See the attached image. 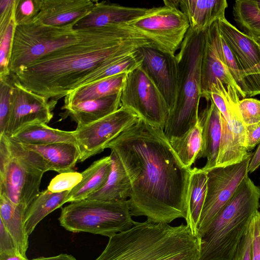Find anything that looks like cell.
Listing matches in <instances>:
<instances>
[{
  "label": "cell",
  "mask_w": 260,
  "mask_h": 260,
  "mask_svg": "<svg viewBox=\"0 0 260 260\" xmlns=\"http://www.w3.org/2000/svg\"><path fill=\"white\" fill-rule=\"evenodd\" d=\"M106 148L118 156L130 179L132 216L156 223L186 219L191 169L180 161L164 129L139 118Z\"/></svg>",
  "instance_id": "1"
},
{
  "label": "cell",
  "mask_w": 260,
  "mask_h": 260,
  "mask_svg": "<svg viewBox=\"0 0 260 260\" xmlns=\"http://www.w3.org/2000/svg\"><path fill=\"white\" fill-rule=\"evenodd\" d=\"M145 36L127 23L85 28L77 42L38 59L14 74L27 89L57 101L82 82L144 46H152Z\"/></svg>",
  "instance_id": "2"
},
{
  "label": "cell",
  "mask_w": 260,
  "mask_h": 260,
  "mask_svg": "<svg viewBox=\"0 0 260 260\" xmlns=\"http://www.w3.org/2000/svg\"><path fill=\"white\" fill-rule=\"evenodd\" d=\"M109 238L94 260H199L198 238L182 223L136 222Z\"/></svg>",
  "instance_id": "3"
},
{
  "label": "cell",
  "mask_w": 260,
  "mask_h": 260,
  "mask_svg": "<svg viewBox=\"0 0 260 260\" xmlns=\"http://www.w3.org/2000/svg\"><path fill=\"white\" fill-rule=\"evenodd\" d=\"M260 189L246 176L199 238V260H233L255 213Z\"/></svg>",
  "instance_id": "4"
},
{
  "label": "cell",
  "mask_w": 260,
  "mask_h": 260,
  "mask_svg": "<svg viewBox=\"0 0 260 260\" xmlns=\"http://www.w3.org/2000/svg\"><path fill=\"white\" fill-rule=\"evenodd\" d=\"M205 31L189 28L178 53L179 81L176 102L169 112L164 132L169 140L185 134L197 122L202 98L201 70Z\"/></svg>",
  "instance_id": "5"
},
{
  "label": "cell",
  "mask_w": 260,
  "mask_h": 260,
  "mask_svg": "<svg viewBox=\"0 0 260 260\" xmlns=\"http://www.w3.org/2000/svg\"><path fill=\"white\" fill-rule=\"evenodd\" d=\"M48 171L37 153L7 135H0V194L27 209L40 193L43 176Z\"/></svg>",
  "instance_id": "6"
},
{
  "label": "cell",
  "mask_w": 260,
  "mask_h": 260,
  "mask_svg": "<svg viewBox=\"0 0 260 260\" xmlns=\"http://www.w3.org/2000/svg\"><path fill=\"white\" fill-rule=\"evenodd\" d=\"M79 21L62 26L35 21L15 25L9 65L11 73L15 74L42 57L78 42L85 31V28H75Z\"/></svg>",
  "instance_id": "7"
},
{
  "label": "cell",
  "mask_w": 260,
  "mask_h": 260,
  "mask_svg": "<svg viewBox=\"0 0 260 260\" xmlns=\"http://www.w3.org/2000/svg\"><path fill=\"white\" fill-rule=\"evenodd\" d=\"M60 225L73 233H89L109 238L129 230L132 219L127 200L104 201L84 200L62 208Z\"/></svg>",
  "instance_id": "8"
},
{
  "label": "cell",
  "mask_w": 260,
  "mask_h": 260,
  "mask_svg": "<svg viewBox=\"0 0 260 260\" xmlns=\"http://www.w3.org/2000/svg\"><path fill=\"white\" fill-rule=\"evenodd\" d=\"M163 2L164 5L148 8L127 24L148 38L154 47L174 55L189 28V22L179 8V0Z\"/></svg>",
  "instance_id": "9"
},
{
  "label": "cell",
  "mask_w": 260,
  "mask_h": 260,
  "mask_svg": "<svg viewBox=\"0 0 260 260\" xmlns=\"http://www.w3.org/2000/svg\"><path fill=\"white\" fill-rule=\"evenodd\" d=\"M121 106L140 119L164 130L169 110L155 84L142 66L127 74L121 92Z\"/></svg>",
  "instance_id": "10"
},
{
  "label": "cell",
  "mask_w": 260,
  "mask_h": 260,
  "mask_svg": "<svg viewBox=\"0 0 260 260\" xmlns=\"http://www.w3.org/2000/svg\"><path fill=\"white\" fill-rule=\"evenodd\" d=\"M253 154V153H252ZM225 167H215L207 171V191L201 212L196 237L200 238L221 209L234 194L244 178L252 157Z\"/></svg>",
  "instance_id": "11"
},
{
  "label": "cell",
  "mask_w": 260,
  "mask_h": 260,
  "mask_svg": "<svg viewBox=\"0 0 260 260\" xmlns=\"http://www.w3.org/2000/svg\"><path fill=\"white\" fill-rule=\"evenodd\" d=\"M139 119L135 113L121 106L101 119L77 126L74 132L80 153L79 161H83L102 152L110 142Z\"/></svg>",
  "instance_id": "12"
},
{
  "label": "cell",
  "mask_w": 260,
  "mask_h": 260,
  "mask_svg": "<svg viewBox=\"0 0 260 260\" xmlns=\"http://www.w3.org/2000/svg\"><path fill=\"white\" fill-rule=\"evenodd\" d=\"M12 75L11 109L5 134L8 137L30 123H48L53 116L52 111L57 103L27 89L18 82L13 74Z\"/></svg>",
  "instance_id": "13"
},
{
  "label": "cell",
  "mask_w": 260,
  "mask_h": 260,
  "mask_svg": "<svg viewBox=\"0 0 260 260\" xmlns=\"http://www.w3.org/2000/svg\"><path fill=\"white\" fill-rule=\"evenodd\" d=\"M142 59V67L162 95L169 112L176 100L179 81V68L176 54L162 52L153 46L138 49Z\"/></svg>",
  "instance_id": "14"
},
{
  "label": "cell",
  "mask_w": 260,
  "mask_h": 260,
  "mask_svg": "<svg viewBox=\"0 0 260 260\" xmlns=\"http://www.w3.org/2000/svg\"><path fill=\"white\" fill-rule=\"evenodd\" d=\"M218 22L221 36L250 80L255 94H260V45L225 18Z\"/></svg>",
  "instance_id": "15"
},
{
  "label": "cell",
  "mask_w": 260,
  "mask_h": 260,
  "mask_svg": "<svg viewBox=\"0 0 260 260\" xmlns=\"http://www.w3.org/2000/svg\"><path fill=\"white\" fill-rule=\"evenodd\" d=\"M205 43L202 60V98L209 92L213 84H222L232 98L239 100L237 86L217 52L210 27L205 31Z\"/></svg>",
  "instance_id": "16"
},
{
  "label": "cell",
  "mask_w": 260,
  "mask_h": 260,
  "mask_svg": "<svg viewBox=\"0 0 260 260\" xmlns=\"http://www.w3.org/2000/svg\"><path fill=\"white\" fill-rule=\"evenodd\" d=\"M221 127L216 167L240 163L252 154L246 150L244 146L245 125L241 119L238 108L233 111L228 121L221 115Z\"/></svg>",
  "instance_id": "17"
},
{
  "label": "cell",
  "mask_w": 260,
  "mask_h": 260,
  "mask_svg": "<svg viewBox=\"0 0 260 260\" xmlns=\"http://www.w3.org/2000/svg\"><path fill=\"white\" fill-rule=\"evenodd\" d=\"M93 0H42L39 12L32 21L62 26L80 20L94 7Z\"/></svg>",
  "instance_id": "18"
},
{
  "label": "cell",
  "mask_w": 260,
  "mask_h": 260,
  "mask_svg": "<svg viewBox=\"0 0 260 260\" xmlns=\"http://www.w3.org/2000/svg\"><path fill=\"white\" fill-rule=\"evenodd\" d=\"M148 8L132 7L96 1L86 16L80 20L75 28L100 27L109 25L127 23L143 15Z\"/></svg>",
  "instance_id": "19"
},
{
  "label": "cell",
  "mask_w": 260,
  "mask_h": 260,
  "mask_svg": "<svg viewBox=\"0 0 260 260\" xmlns=\"http://www.w3.org/2000/svg\"><path fill=\"white\" fill-rule=\"evenodd\" d=\"M199 114L198 121L202 130L203 145L198 159L206 158L202 169L207 171L216 167L221 138V114L211 101Z\"/></svg>",
  "instance_id": "20"
},
{
  "label": "cell",
  "mask_w": 260,
  "mask_h": 260,
  "mask_svg": "<svg viewBox=\"0 0 260 260\" xmlns=\"http://www.w3.org/2000/svg\"><path fill=\"white\" fill-rule=\"evenodd\" d=\"M178 6L188 19L189 28L200 32L225 18L228 5L226 0H179Z\"/></svg>",
  "instance_id": "21"
},
{
  "label": "cell",
  "mask_w": 260,
  "mask_h": 260,
  "mask_svg": "<svg viewBox=\"0 0 260 260\" xmlns=\"http://www.w3.org/2000/svg\"><path fill=\"white\" fill-rule=\"evenodd\" d=\"M121 92L103 98L78 103L62 107L64 116H69L77 124L84 126L101 119L121 107Z\"/></svg>",
  "instance_id": "22"
},
{
  "label": "cell",
  "mask_w": 260,
  "mask_h": 260,
  "mask_svg": "<svg viewBox=\"0 0 260 260\" xmlns=\"http://www.w3.org/2000/svg\"><path fill=\"white\" fill-rule=\"evenodd\" d=\"M22 145L40 155L50 171L57 172L59 174L73 170L80 156L78 146L73 143H57L45 145Z\"/></svg>",
  "instance_id": "23"
},
{
  "label": "cell",
  "mask_w": 260,
  "mask_h": 260,
  "mask_svg": "<svg viewBox=\"0 0 260 260\" xmlns=\"http://www.w3.org/2000/svg\"><path fill=\"white\" fill-rule=\"evenodd\" d=\"M110 156L111 169L106 182L85 200L113 201L125 200L129 198L132 186L126 170L115 152L111 151Z\"/></svg>",
  "instance_id": "24"
},
{
  "label": "cell",
  "mask_w": 260,
  "mask_h": 260,
  "mask_svg": "<svg viewBox=\"0 0 260 260\" xmlns=\"http://www.w3.org/2000/svg\"><path fill=\"white\" fill-rule=\"evenodd\" d=\"M22 144L45 145L57 143L77 144L74 131H65L49 126L43 122L27 124L9 137Z\"/></svg>",
  "instance_id": "25"
},
{
  "label": "cell",
  "mask_w": 260,
  "mask_h": 260,
  "mask_svg": "<svg viewBox=\"0 0 260 260\" xmlns=\"http://www.w3.org/2000/svg\"><path fill=\"white\" fill-rule=\"evenodd\" d=\"M111 169L110 156L94 161L82 173L81 181L70 191L67 203L86 199L101 188L106 182Z\"/></svg>",
  "instance_id": "26"
},
{
  "label": "cell",
  "mask_w": 260,
  "mask_h": 260,
  "mask_svg": "<svg viewBox=\"0 0 260 260\" xmlns=\"http://www.w3.org/2000/svg\"><path fill=\"white\" fill-rule=\"evenodd\" d=\"M27 209L16 205L4 196L0 194V220L12 237L18 252L26 257L28 236L24 223Z\"/></svg>",
  "instance_id": "27"
},
{
  "label": "cell",
  "mask_w": 260,
  "mask_h": 260,
  "mask_svg": "<svg viewBox=\"0 0 260 260\" xmlns=\"http://www.w3.org/2000/svg\"><path fill=\"white\" fill-rule=\"evenodd\" d=\"M210 28L218 55L234 80L240 96L244 98L256 95L250 80L221 36L218 29V20L214 22Z\"/></svg>",
  "instance_id": "28"
},
{
  "label": "cell",
  "mask_w": 260,
  "mask_h": 260,
  "mask_svg": "<svg viewBox=\"0 0 260 260\" xmlns=\"http://www.w3.org/2000/svg\"><path fill=\"white\" fill-rule=\"evenodd\" d=\"M127 74L110 77L80 87L64 98L63 107L84 101L96 100L121 92Z\"/></svg>",
  "instance_id": "29"
},
{
  "label": "cell",
  "mask_w": 260,
  "mask_h": 260,
  "mask_svg": "<svg viewBox=\"0 0 260 260\" xmlns=\"http://www.w3.org/2000/svg\"><path fill=\"white\" fill-rule=\"evenodd\" d=\"M207 171L194 168L191 169L188 193V213L186 225L196 236L201 212L207 191Z\"/></svg>",
  "instance_id": "30"
},
{
  "label": "cell",
  "mask_w": 260,
  "mask_h": 260,
  "mask_svg": "<svg viewBox=\"0 0 260 260\" xmlns=\"http://www.w3.org/2000/svg\"><path fill=\"white\" fill-rule=\"evenodd\" d=\"M69 192L53 193L47 189L41 191L26 211L24 223L29 235L46 216L67 203Z\"/></svg>",
  "instance_id": "31"
},
{
  "label": "cell",
  "mask_w": 260,
  "mask_h": 260,
  "mask_svg": "<svg viewBox=\"0 0 260 260\" xmlns=\"http://www.w3.org/2000/svg\"><path fill=\"white\" fill-rule=\"evenodd\" d=\"M169 140L182 163L191 169L192 165L198 159L203 145L202 130L199 121L183 135Z\"/></svg>",
  "instance_id": "32"
},
{
  "label": "cell",
  "mask_w": 260,
  "mask_h": 260,
  "mask_svg": "<svg viewBox=\"0 0 260 260\" xmlns=\"http://www.w3.org/2000/svg\"><path fill=\"white\" fill-rule=\"evenodd\" d=\"M234 19L243 32L260 45V0H237Z\"/></svg>",
  "instance_id": "33"
},
{
  "label": "cell",
  "mask_w": 260,
  "mask_h": 260,
  "mask_svg": "<svg viewBox=\"0 0 260 260\" xmlns=\"http://www.w3.org/2000/svg\"><path fill=\"white\" fill-rule=\"evenodd\" d=\"M142 62V58L139 54L137 50L136 51L125 56L105 69L93 73L83 81L79 87L118 74H128L141 66Z\"/></svg>",
  "instance_id": "34"
},
{
  "label": "cell",
  "mask_w": 260,
  "mask_h": 260,
  "mask_svg": "<svg viewBox=\"0 0 260 260\" xmlns=\"http://www.w3.org/2000/svg\"><path fill=\"white\" fill-rule=\"evenodd\" d=\"M12 74L0 78V135L6 134L11 109Z\"/></svg>",
  "instance_id": "35"
},
{
  "label": "cell",
  "mask_w": 260,
  "mask_h": 260,
  "mask_svg": "<svg viewBox=\"0 0 260 260\" xmlns=\"http://www.w3.org/2000/svg\"><path fill=\"white\" fill-rule=\"evenodd\" d=\"M15 24L14 19L6 29L0 32V78H4L11 74L10 60Z\"/></svg>",
  "instance_id": "36"
},
{
  "label": "cell",
  "mask_w": 260,
  "mask_h": 260,
  "mask_svg": "<svg viewBox=\"0 0 260 260\" xmlns=\"http://www.w3.org/2000/svg\"><path fill=\"white\" fill-rule=\"evenodd\" d=\"M42 0H15L14 20L15 25L31 22L40 11Z\"/></svg>",
  "instance_id": "37"
},
{
  "label": "cell",
  "mask_w": 260,
  "mask_h": 260,
  "mask_svg": "<svg viewBox=\"0 0 260 260\" xmlns=\"http://www.w3.org/2000/svg\"><path fill=\"white\" fill-rule=\"evenodd\" d=\"M81 179V173L74 170L59 173L51 180L47 189L53 193L70 191Z\"/></svg>",
  "instance_id": "38"
},
{
  "label": "cell",
  "mask_w": 260,
  "mask_h": 260,
  "mask_svg": "<svg viewBox=\"0 0 260 260\" xmlns=\"http://www.w3.org/2000/svg\"><path fill=\"white\" fill-rule=\"evenodd\" d=\"M241 119L246 125L260 122V101L253 98H244L237 105Z\"/></svg>",
  "instance_id": "39"
},
{
  "label": "cell",
  "mask_w": 260,
  "mask_h": 260,
  "mask_svg": "<svg viewBox=\"0 0 260 260\" xmlns=\"http://www.w3.org/2000/svg\"><path fill=\"white\" fill-rule=\"evenodd\" d=\"M253 218L246 234L241 241L233 260H251V247L253 240Z\"/></svg>",
  "instance_id": "40"
},
{
  "label": "cell",
  "mask_w": 260,
  "mask_h": 260,
  "mask_svg": "<svg viewBox=\"0 0 260 260\" xmlns=\"http://www.w3.org/2000/svg\"><path fill=\"white\" fill-rule=\"evenodd\" d=\"M5 253L11 255L20 254L12 237L1 220L0 253Z\"/></svg>",
  "instance_id": "41"
},
{
  "label": "cell",
  "mask_w": 260,
  "mask_h": 260,
  "mask_svg": "<svg viewBox=\"0 0 260 260\" xmlns=\"http://www.w3.org/2000/svg\"><path fill=\"white\" fill-rule=\"evenodd\" d=\"M15 0L0 1V32L4 31L14 19Z\"/></svg>",
  "instance_id": "42"
},
{
  "label": "cell",
  "mask_w": 260,
  "mask_h": 260,
  "mask_svg": "<svg viewBox=\"0 0 260 260\" xmlns=\"http://www.w3.org/2000/svg\"><path fill=\"white\" fill-rule=\"evenodd\" d=\"M260 143V122L245 126L244 146L249 152Z\"/></svg>",
  "instance_id": "43"
},
{
  "label": "cell",
  "mask_w": 260,
  "mask_h": 260,
  "mask_svg": "<svg viewBox=\"0 0 260 260\" xmlns=\"http://www.w3.org/2000/svg\"><path fill=\"white\" fill-rule=\"evenodd\" d=\"M259 213L257 211L253 217V231L251 253V260H260V230L258 218Z\"/></svg>",
  "instance_id": "44"
},
{
  "label": "cell",
  "mask_w": 260,
  "mask_h": 260,
  "mask_svg": "<svg viewBox=\"0 0 260 260\" xmlns=\"http://www.w3.org/2000/svg\"><path fill=\"white\" fill-rule=\"evenodd\" d=\"M260 166V143L258 146L252 154L251 159L249 164L248 173H253Z\"/></svg>",
  "instance_id": "45"
},
{
  "label": "cell",
  "mask_w": 260,
  "mask_h": 260,
  "mask_svg": "<svg viewBox=\"0 0 260 260\" xmlns=\"http://www.w3.org/2000/svg\"><path fill=\"white\" fill-rule=\"evenodd\" d=\"M30 260H77L76 258L72 255L66 253H61L59 255L51 256L44 257L41 256Z\"/></svg>",
  "instance_id": "46"
},
{
  "label": "cell",
  "mask_w": 260,
  "mask_h": 260,
  "mask_svg": "<svg viewBox=\"0 0 260 260\" xmlns=\"http://www.w3.org/2000/svg\"><path fill=\"white\" fill-rule=\"evenodd\" d=\"M0 260H30L20 254L11 255L5 253H0Z\"/></svg>",
  "instance_id": "47"
},
{
  "label": "cell",
  "mask_w": 260,
  "mask_h": 260,
  "mask_svg": "<svg viewBox=\"0 0 260 260\" xmlns=\"http://www.w3.org/2000/svg\"><path fill=\"white\" fill-rule=\"evenodd\" d=\"M258 218H259V230H260V213L259 214Z\"/></svg>",
  "instance_id": "48"
},
{
  "label": "cell",
  "mask_w": 260,
  "mask_h": 260,
  "mask_svg": "<svg viewBox=\"0 0 260 260\" xmlns=\"http://www.w3.org/2000/svg\"><path fill=\"white\" fill-rule=\"evenodd\" d=\"M259 187V189H260V187Z\"/></svg>",
  "instance_id": "49"
}]
</instances>
